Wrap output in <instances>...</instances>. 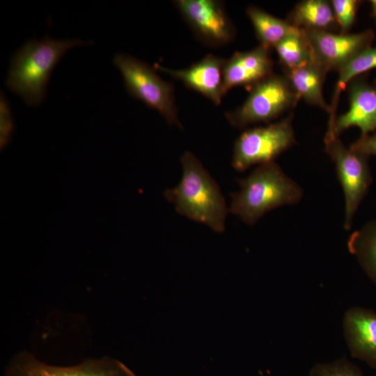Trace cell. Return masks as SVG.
Returning <instances> with one entry per match:
<instances>
[{
  "mask_svg": "<svg viewBox=\"0 0 376 376\" xmlns=\"http://www.w3.org/2000/svg\"><path fill=\"white\" fill-rule=\"evenodd\" d=\"M343 336L350 354L376 370V311L349 308L343 318Z\"/></svg>",
  "mask_w": 376,
  "mask_h": 376,
  "instance_id": "11",
  "label": "cell"
},
{
  "mask_svg": "<svg viewBox=\"0 0 376 376\" xmlns=\"http://www.w3.org/2000/svg\"><path fill=\"white\" fill-rule=\"evenodd\" d=\"M360 3L361 1L357 0H332L331 1L340 33H349L355 21Z\"/></svg>",
  "mask_w": 376,
  "mask_h": 376,
  "instance_id": "22",
  "label": "cell"
},
{
  "mask_svg": "<svg viewBox=\"0 0 376 376\" xmlns=\"http://www.w3.org/2000/svg\"><path fill=\"white\" fill-rule=\"evenodd\" d=\"M302 30L310 46L313 61L327 72L338 71L359 52L371 47L375 39V33L372 29L356 33Z\"/></svg>",
  "mask_w": 376,
  "mask_h": 376,
  "instance_id": "9",
  "label": "cell"
},
{
  "mask_svg": "<svg viewBox=\"0 0 376 376\" xmlns=\"http://www.w3.org/2000/svg\"><path fill=\"white\" fill-rule=\"evenodd\" d=\"M225 61L222 58L208 54L187 68L173 70L159 65H157V68L181 81L187 87L201 93L215 105H219L224 95L223 79Z\"/></svg>",
  "mask_w": 376,
  "mask_h": 376,
  "instance_id": "13",
  "label": "cell"
},
{
  "mask_svg": "<svg viewBox=\"0 0 376 376\" xmlns=\"http://www.w3.org/2000/svg\"><path fill=\"white\" fill-rule=\"evenodd\" d=\"M373 68H376V46L361 51L338 71V78L330 104L328 127L333 125L337 116L336 109L341 91L356 77Z\"/></svg>",
  "mask_w": 376,
  "mask_h": 376,
  "instance_id": "19",
  "label": "cell"
},
{
  "mask_svg": "<svg viewBox=\"0 0 376 376\" xmlns=\"http://www.w3.org/2000/svg\"><path fill=\"white\" fill-rule=\"evenodd\" d=\"M113 63L131 96L158 111L170 125L182 128L171 83L162 79L150 65L132 56L118 54Z\"/></svg>",
  "mask_w": 376,
  "mask_h": 376,
  "instance_id": "4",
  "label": "cell"
},
{
  "mask_svg": "<svg viewBox=\"0 0 376 376\" xmlns=\"http://www.w3.org/2000/svg\"><path fill=\"white\" fill-rule=\"evenodd\" d=\"M4 376H136L118 360L103 357L88 359L72 366L47 364L28 351H21L9 361Z\"/></svg>",
  "mask_w": 376,
  "mask_h": 376,
  "instance_id": "8",
  "label": "cell"
},
{
  "mask_svg": "<svg viewBox=\"0 0 376 376\" xmlns=\"http://www.w3.org/2000/svg\"><path fill=\"white\" fill-rule=\"evenodd\" d=\"M347 246L376 288V219L352 233Z\"/></svg>",
  "mask_w": 376,
  "mask_h": 376,
  "instance_id": "17",
  "label": "cell"
},
{
  "mask_svg": "<svg viewBox=\"0 0 376 376\" xmlns=\"http://www.w3.org/2000/svg\"><path fill=\"white\" fill-rule=\"evenodd\" d=\"M182 175L179 184L164 196L180 214L223 233L228 212L219 186L191 152L181 157Z\"/></svg>",
  "mask_w": 376,
  "mask_h": 376,
  "instance_id": "1",
  "label": "cell"
},
{
  "mask_svg": "<svg viewBox=\"0 0 376 376\" xmlns=\"http://www.w3.org/2000/svg\"><path fill=\"white\" fill-rule=\"evenodd\" d=\"M292 115L267 126L249 128L235 142L232 166L244 171L255 164L274 162V159L296 143Z\"/></svg>",
  "mask_w": 376,
  "mask_h": 376,
  "instance_id": "6",
  "label": "cell"
},
{
  "mask_svg": "<svg viewBox=\"0 0 376 376\" xmlns=\"http://www.w3.org/2000/svg\"><path fill=\"white\" fill-rule=\"evenodd\" d=\"M240 189L230 194L228 212L248 225H253L267 212L284 205H295L303 191L275 162L259 165L248 177L239 179Z\"/></svg>",
  "mask_w": 376,
  "mask_h": 376,
  "instance_id": "3",
  "label": "cell"
},
{
  "mask_svg": "<svg viewBox=\"0 0 376 376\" xmlns=\"http://www.w3.org/2000/svg\"><path fill=\"white\" fill-rule=\"evenodd\" d=\"M86 43L79 39L55 40L48 36L27 41L11 58L6 86L27 104H40L56 65L70 49Z\"/></svg>",
  "mask_w": 376,
  "mask_h": 376,
  "instance_id": "2",
  "label": "cell"
},
{
  "mask_svg": "<svg viewBox=\"0 0 376 376\" xmlns=\"http://www.w3.org/2000/svg\"><path fill=\"white\" fill-rule=\"evenodd\" d=\"M308 376H364L357 366L346 357L332 361L318 362L310 369Z\"/></svg>",
  "mask_w": 376,
  "mask_h": 376,
  "instance_id": "21",
  "label": "cell"
},
{
  "mask_svg": "<svg viewBox=\"0 0 376 376\" xmlns=\"http://www.w3.org/2000/svg\"><path fill=\"white\" fill-rule=\"evenodd\" d=\"M370 3L372 4L373 8L376 10V0L370 1Z\"/></svg>",
  "mask_w": 376,
  "mask_h": 376,
  "instance_id": "25",
  "label": "cell"
},
{
  "mask_svg": "<svg viewBox=\"0 0 376 376\" xmlns=\"http://www.w3.org/2000/svg\"><path fill=\"white\" fill-rule=\"evenodd\" d=\"M269 49L263 46L243 52H235L224 66V95L237 86H251L273 74Z\"/></svg>",
  "mask_w": 376,
  "mask_h": 376,
  "instance_id": "14",
  "label": "cell"
},
{
  "mask_svg": "<svg viewBox=\"0 0 376 376\" xmlns=\"http://www.w3.org/2000/svg\"><path fill=\"white\" fill-rule=\"evenodd\" d=\"M289 19L290 24L302 29L332 31L338 26L331 1L325 0H305L298 3Z\"/></svg>",
  "mask_w": 376,
  "mask_h": 376,
  "instance_id": "16",
  "label": "cell"
},
{
  "mask_svg": "<svg viewBox=\"0 0 376 376\" xmlns=\"http://www.w3.org/2000/svg\"><path fill=\"white\" fill-rule=\"evenodd\" d=\"M174 2L195 34L206 45L221 46L235 38V26L221 1L177 0Z\"/></svg>",
  "mask_w": 376,
  "mask_h": 376,
  "instance_id": "10",
  "label": "cell"
},
{
  "mask_svg": "<svg viewBox=\"0 0 376 376\" xmlns=\"http://www.w3.org/2000/svg\"><path fill=\"white\" fill-rule=\"evenodd\" d=\"M325 150L334 162L345 196L344 228H352V219L373 181L369 156L345 147L331 134L324 136Z\"/></svg>",
  "mask_w": 376,
  "mask_h": 376,
  "instance_id": "7",
  "label": "cell"
},
{
  "mask_svg": "<svg viewBox=\"0 0 376 376\" xmlns=\"http://www.w3.org/2000/svg\"><path fill=\"white\" fill-rule=\"evenodd\" d=\"M285 70H292L313 61L308 40L301 29L297 27L275 47Z\"/></svg>",
  "mask_w": 376,
  "mask_h": 376,
  "instance_id": "20",
  "label": "cell"
},
{
  "mask_svg": "<svg viewBox=\"0 0 376 376\" xmlns=\"http://www.w3.org/2000/svg\"><path fill=\"white\" fill-rule=\"evenodd\" d=\"M246 15L253 26L260 45L269 49L274 48L297 28L288 20L277 18L254 6L247 8Z\"/></svg>",
  "mask_w": 376,
  "mask_h": 376,
  "instance_id": "18",
  "label": "cell"
},
{
  "mask_svg": "<svg viewBox=\"0 0 376 376\" xmlns=\"http://www.w3.org/2000/svg\"><path fill=\"white\" fill-rule=\"evenodd\" d=\"M350 148L368 156H376V134L361 135L360 138L352 143Z\"/></svg>",
  "mask_w": 376,
  "mask_h": 376,
  "instance_id": "24",
  "label": "cell"
},
{
  "mask_svg": "<svg viewBox=\"0 0 376 376\" xmlns=\"http://www.w3.org/2000/svg\"><path fill=\"white\" fill-rule=\"evenodd\" d=\"M327 71L313 60L292 70H285V76L300 99L330 112L323 96V83Z\"/></svg>",
  "mask_w": 376,
  "mask_h": 376,
  "instance_id": "15",
  "label": "cell"
},
{
  "mask_svg": "<svg viewBox=\"0 0 376 376\" xmlns=\"http://www.w3.org/2000/svg\"><path fill=\"white\" fill-rule=\"evenodd\" d=\"M299 100L285 75L272 74L251 87L244 102L227 112L226 118L238 128L268 123L295 107Z\"/></svg>",
  "mask_w": 376,
  "mask_h": 376,
  "instance_id": "5",
  "label": "cell"
},
{
  "mask_svg": "<svg viewBox=\"0 0 376 376\" xmlns=\"http://www.w3.org/2000/svg\"><path fill=\"white\" fill-rule=\"evenodd\" d=\"M1 144L3 146L8 141L13 127L9 102L1 93L0 98Z\"/></svg>",
  "mask_w": 376,
  "mask_h": 376,
  "instance_id": "23",
  "label": "cell"
},
{
  "mask_svg": "<svg viewBox=\"0 0 376 376\" xmlns=\"http://www.w3.org/2000/svg\"><path fill=\"white\" fill-rule=\"evenodd\" d=\"M373 15L375 17V22H376V10L373 8Z\"/></svg>",
  "mask_w": 376,
  "mask_h": 376,
  "instance_id": "26",
  "label": "cell"
},
{
  "mask_svg": "<svg viewBox=\"0 0 376 376\" xmlns=\"http://www.w3.org/2000/svg\"><path fill=\"white\" fill-rule=\"evenodd\" d=\"M350 107L347 112L336 116L327 134L338 136L350 127H358L361 136L376 130V85L362 79H352L349 84Z\"/></svg>",
  "mask_w": 376,
  "mask_h": 376,
  "instance_id": "12",
  "label": "cell"
}]
</instances>
